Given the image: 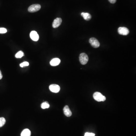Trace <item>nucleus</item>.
I'll return each mask as SVG.
<instances>
[{
    "label": "nucleus",
    "mask_w": 136,
    "mask_h": 136,
    "mask_svg": "<svg viewBox=\"0 0 136 136\" xmlns=\"http://www.w3.org/2000/svg\"><path fill=\"white\" fill-rule=\"evenodd\" d=\"M93 97L96 101L98 102L104 101L106 100V97L99 92H96L93 95Z\"/></svg>",
    "instance_id": "nucleus-1"
},
{
    "label": "nucleus",
    "mask_w": 136,
    "mask_h": 136,
    "mask_svg": "<svg viewBox=\"0 0 136 136\" xmlns=\"http://www.w3.org/2000/svg\"><path fill=\"white\" fill-rule=\"evenodd\" d=\"M80 61L81 64L85 65L89 61V57L87 54L85 53H82L80 54Z\"/></svg>",
    "instance_id": "nucleus-2"
},
{
    "label": "nucleus",
    "mask_w": 136,
    "mask_h": 136,
    "mask_svg": "<svg viewBox=\"0 0 136 136\" xmlns=\"http://www.w3.org/2000/svg\"><path fill=\"white\" fill-rule=\"evenodd\" d=\"M41 8V6L40 4H33L28 8V11L30 13H34L40 10Z\"/></svg>",
    "instance_id": "nucleus-3"
},
{
    "label": "nucleus",
    "mask_w": 136,
    "mask_h": 136,
    "mask_svg": "<svg viewBox=\"0 0 136 136\" xmlns=\"http://www.w3.org/2000/svg\"><path fill=\"white\" fill-rule=\"evenodd\" d=\"M89 42L92 46L95 48H98L100 46V43H99V42L95 38H91L90 39Z\"/></svg>",
    "instance_id": "nucleus-4"
},
{
    "label": "nucleus",
    "mask_w": 136,
    "mask_h": 136,
    "mask_svg": "<svg viewBox=\"0 0 136 136\" xmlns=\"http://www.w3.org/2000/svg\"><path fill=\"white\" fill-rule=\"evenodd\" d=\"M118 31L120 35L123 36L127 35L129 33V29L125 27H119Z\"/></svg>",
    "instance_id": "nucleus-5"
},
{
    "label": "nucleus",
    "mask_w": 136,
    "mask_h": 136,
    "mask_svg": "<svg viewBox=\"0 0 136 136\" xmlns=\"http://www.w3.org/2000/svg\"><path fill=\"white\" fill-rule=\"evenodd\" d=\"M49 89L51 92L53 93H57L59 92L60 90V87L58 85L52 84L49 86Z\"/></svg>",
    "instance_id": "nucleus-6"
},
{
    "label": "nucleus",
    "mask_w": 136,
    "mask_h": 136,
    "mask_svg": "<svg viewBox=\"0 0 136 136\" xmlns=\"http://www.w3.org/2000/svg\"><path fill=\"white\" fill-rule=\"evenodd\" d=\"M62 20L61 18H57L53 21L52 26L53 28H57L61 25Z\"/></svg>",
    "instance_id": "nucleus-7"
},
{
    "label": "nucleus",
    "mask_w": 136,
    "mask_h": 136,
    "mask_svg": "<svg viewBox=\"0 0 136 136\" xmlns=\"http://www.w3.org/2000/svg\"><path fill=\"white\" fill-rule=\"evenodd\" d=\"M30 37L32 40L35 41H37L39 39V36L37 32L35 31H33L30 33Z\"/></svg>",
    "instance_id": "nucleus-8"
},
{
    "label": "nucleus",
    "mask_w": 136,
    "mask_h": 136,
    "mask_svg": "<svg viewBox=\"0 0 136 136\" xmlns=\"http://www.w3.org/2000/svg\"><path fill=\"white\" fill-rule=\"evenodd\" d=\"M63 111L64 115L67 117H70L72 115V112L70 110L69 107L68 106H66L63 109Z\"/></svg>",
    "instance_id": "nucleus-9"
},
{
    "label": "nucleus",
    "mask_w": 136,
    "mask_h": 136,
    "mask_svg": "<svg viewBox=\"0 0 136 136\" xmlns=\"http://www.w3.org/2000/svg\"><path fill=\"white\" fill-rule=\"evenodd\" d=\"M60 62H61V60L59 58H54L51 60L50 62V64L52 66H56L59 65Z\"/></svg>",
    "instance_id": "nucleus-10"
},
{
    "label": "nucleus",
    "mask_w": 136,
    "mask_h": 136,
    "mask_svg": "<svg viewBox=\"0 0 136 136\" xmlns=\"http://www.w3.org/2000/svg\"><path fill=\"white\" fill-rule=\"evenodd\" d=\"M81 15L83 17L85 20L86 21H89L92 18V16L89 13H87L82 12L81 13Z\"/></svg>",
    "instance_id": "nucleus-11"
},
{
    "label": "nucleus",
    "mask_w": 136,
    "mask_h": 136,
    "mask_svg": "<svg viewBox=\"0 0 136 136\" xmlns=\"http://www.w3.org/2000/svg\"><path fill=\"white\" fill-rule=\"evenodd\" d=\"M31 132L28 129H25L24 130L21 134V136H30Z\"/></svg>",
    "instance_id": "nucleus-12"
},
{
    "label": "nucleus",
    "mask_w": 136,
    "mask_h": 136,
    "mask_svg": "<svg viewBox=\"0 0 136 136\" xmlns=\"http://www.w3.org/2000/svg\"><path fill=\"white\" fill-rule=\"evenodd\" d=\"M41 107L42 109H46L50 108V104L48 102H45L41 104Z\"/></svg>",
    "instance_id": "nucleus-13"
},
{
    "label": "nucleus",
    "mask_w": 136,
    "mask_h": 136,
    "mask_svg": "<svg viewBox=\"0 0 136 136\" xmlns=\"http://www.w3.org/2000/svg\"><path fill=\"white\" fill-rule=\"evenodd\" d=\"M24 56V53L22 51H19L15 55V57L17 58H21Z\"/></svg>",
    "instance_id": "nucleus-14"
},
{
    "label": "nucleus",
    "mask_w": 136,
    "mask_h": 136,
    "mask_svg": "<svg viewBox=\"0 0 136 136\" xmlns=\"http://www.w3.org/2000/svg\"><path fill=\"white\" fill-rule=\"evenodd\" d=\"M6 122V120L3 117L0 118V127H2L4 125Z\"/></svg>",
    "instance_id": "nucleus-15"
},
{
    "label": "nucleus",
    "mask_w": 136,
    "mask_h": 136,
    "mask_svg": "<svg viewBox=\"0 0 136 136\" xmlns=\"http://www.w3.org/2000/svg\"><path fill=\"white\" fill-rule=\"evenodd\" d=\"M29 63L27 62H24L23 63H21L20 64L21 67H23L25 66H29Z\"/></svg>",
    "instance_id": "nucleus-16"
},
{
    "label": "nucleus",
    "mask_w": 136,
    "mask_h": 136,
    "mask_svg": "<svg viewBox=\"0 0 136 136\" xmlns=\"http://www.w3.org/2000/svg\"><path fill=\"white\" fill-rule=\"evenodd\" d=\"M7 30L5 28H0V34H4L7 33Z\"/></svg>",
    "instance_id": "nucleus-17"
},
{
    "label": "nucleus",
    "mask_w": 136,
    "mask_h": 136,
    "mask_svg": "<svg viewBox=\"0 0 136 136\" xmlns=\"http://www.w3.org/2000/svg\"><path fill=\"white\" fill-rule=\"evenodd\" d=\"M84 136H95V134L94 133L86 132Z\"/></svg>",
    "instance_id": "nucleus-18"
},
{
    "label": "nucleus",
    "mask_w": 136,
    "mask_h": 136,
    "mask_svg": "<svg viewBox=\"0 0 136 136\" xmlns=\"http://www.w3.org/2000/svg\"><path fill=\"white\" fill-rule=\"evenodd\" d=\"M108 0L111 3H115L116 1V0Z\"/></svg>",
    "instance_id": "nucleus-19"
},
{
    "label": "nucleus",
    "mask_w": 136,
    "mask_h": 136,
    "mask_svg": "<svg viewBox=\"0 0 136 136\" xmlns=\"http://www.w3.org/2000/svg\"><path fill=\"white\" fill-rule=\"evenodd\" d=\"M2 78V75L1 71L0 70V80H1Z\"/></svg>",
    "instance_id": "nucleus-20"
}]
</instances>
